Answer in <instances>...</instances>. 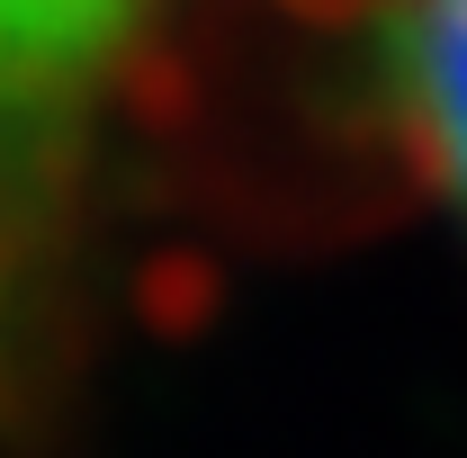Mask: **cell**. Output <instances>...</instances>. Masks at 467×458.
I'll return each instance as SVG.
<instances>
[{
  "mask_svg": "<svg viewBox=\"0 0 467 458\" xmlns=\"http://www.w3.org/2000/svg\"><path fill=\"white\" fill-rule=\"evenodd\" d=\"M162 9L171 0H0V234L55 198Z\"/></svg>",
  "mask_w": 467,
  "mask_h": 458,
  "instance_id": "obj_1",
  "label": "cell"
},
{
  "mask_svg": "<svg viewBox=\"0 0 467 458\" xmlns=\"http://www.w3.org/2000/svg\"><path fill=\"white\" fill-rule=\"evenodd\" d=\"M405 109L431 180L467 216V0H405Z\"/></svg>",
  "mask_w": 467,
  "mask_h": 458,
  "instance_id": "obj_2",
  "label": "cell"
}]
</instances>
